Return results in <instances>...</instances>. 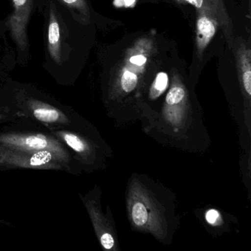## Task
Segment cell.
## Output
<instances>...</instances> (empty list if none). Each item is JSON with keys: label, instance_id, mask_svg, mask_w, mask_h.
<instances>
[{"label": "cell", "instance_id": "6da1fadb", "mask_svg": "<svg viewBox=\"0 0 251 251\" xmlns=\"http://www.w3.org/2000/svg\"><path fill=\"white\" fill-rule=\"evenodd\" d=\"M152 50L153 41L151 37H142L126 51L123 66L117 77V83L125 93H130L137 87L139 77L146 70Z\"/></svg>", "mask_w": 251, "mask_h": 251}, {"label": "cell", "instance_id": "7a4b0ae2", "mask_svg": "<svg viewBox=\"0 0 251 251\" xmlns=\"http://www.w3.org/2000/svg\"><path fill=\"white\" fill-rule=\"evenodd\" d=\"M0 144L2 146L27 152L50 151L59 155L64 161L69 160V155L61 142L43 134L7 133L0 136Z\"/></svg>", "mask_w": 251, "mask_h": 251}, {"label": "cell", "instance_id": "3957f363", "mask_svg": "<svg viewBox=\"0 0 251 251\" xmlns=\"http://www.w3.org/2000/svg\"><path fill=\"white\" fill-rule=\"evenodd\" d=\"M64 161L59 155L50 151L31 152L12 148H0V164L25 168L44 169L55 167L59 161Z\"/></svg>", "mask_w": 251, "mask_h": 251}, {"label": "cell", "instance_id": "277c9868", "mask_svg": "<svg viewBox=\"0 0 251 251\" xmlns=\"http://www.w3.org/2000/svg\"><path fill=\"white\" fill-rule=\"evenodd\" d=\"M177 3L189 4L195 7L196 11L205 13L217 19L225 36L230 44L232 23L225 5L224 0H175Z\"/></svg>", "mask_w": 251, "mask_h": 251}, {"label": "cell", "instance_id": "5b68a950", "mask_svg": "<svg viewBox=\"0 0 251 251\" xmlns=\"http://www.w3.org/2000/svg\"><path fill=\"white\" fill-rule=\"evenodd\" d=\"M220 27L217 19L205 13L197 11L196 48L197 55L202 60L204 52Z\"/></svg>", "mask_w": 251, "mask_h": 251}, {"label": "cell", "instance_id": "8992f818", "mask_svg": "<svg viewBox=\"0 0 251 251\" xmlns=\"http://www.w3.org/2000/svg\"><path fill=\"white\" fill-rule=\"evenodd\" d=\"M238 73L242 89L247 96L251 95V52L245 43H241L236 51Z\"/></svg>", "mask_w": 251, "mask_h": 251}, {"label": "cell", "instance_id": "52a82bcc", "mask_svg": "<svg viewBox=\"0 0 251 251\" xmlns=\"http://www.w3.org/2000/svg\"><path fill=\"white\" fill-rule=\"evenodd\" d=\"M48 48L54 60L59 61L61 56V28L56 17L51 14L48 26Z\"/></svg>", "mask_w": 251, "mask_h": 251}, {"label": "cell", "instance_id": "ba28073f", "mask_svg": "<svg viewBox=\"0 0 251 251\" xmlns=\"http://www.w3.org/2000/svg\"><path fill=\"white\" fill-rule=\"evenodd\" d=\"M35 117L44 123H56L62 117V114L56 108L48 105H38L33 109Z\"/></svg>", "mask_w": 251, "mask_h": 251}, {"label": "cell", "instance_id": "9c48e42d", "mask_svg": "<svg viewBox=\"0 0 251 251\" xmlns=\"http://www.w3.org/2000/svg\"><path fill=\"white\" fill-rule=\"evenodd\" d=\"M130 215L133 223L137 227H145L148 224L149 220L148 208L143 202L140 201L133 202L130 208Z\"/></svg>", "mask_w": 251, "mask_h": 251}, {"label": "cell", "instance_id": "30bf717a", "mask_svg": "<svg viewBox=\"0 0 251 251\" xmlns=\"http://www.w3.org/2000/svg\"><path fill=\"white\" fill-rule=\"evenodd\" d=\"M58 135L63 140L75 151L77 152H84L87 151V145L78 136L69 132H60Z\"/></svg>", "mask_w": 251, "mask_h": 251}, {"label": "cell", "instance_id": "8fae6325", "mask_svg": "<svg viewBox=\"0 0 251 251\" xmlns=\"http://www.w3.org/2000/svg\"><path fill=\"white\" fill-rule=\"evenodd\" d=\"M168 81L169 77L167 73L163 72L158 73L151 86V93H150L151 98H158L161 94L164 93L168 86Z\"/></svg>", "mask_w": 251, "mask_h": 251}, {"label": "cell", "instance_id": "7c38bea8", "mask_svg": "<svg viewBox=\"0 0 251 251\" xmlns=\"http://www.w3.org/2000/svg\"><path fill=\"white\" fill-rule=\"evenodd\" d=\"M100 242L101 244H102V247H103L105 249H111L114 245V237H113L110 233H103L102 236H101Z\"/></svg>", "mask_w": 251, "mask_h": 251}, {"label": "cell", "instance_id": "4fadbf2b", "mask_svg": "<svg viewBox=\"0 0 251 251\" xmlns=\"http://www.w3.org/2000/svg\"><path fill=\"white\" fill-rule=\"evenodd\" d=\"M63 2L70 7H74L79 9H86V5L84 0H61Z\"/></svg>", "mask_w": 251, "mask_h": 251}, {"label": "cell", "instance_id": "5bb4252c", "mask_svg": "<svg viewBox=\"0 0 251 251\" xmlns=\"http://www.w3.org/2000/svg\"><path fill=\"white\" fill-rule=\"evenodd\" d=\"M219 217H220V214L218 211L214 209L209 210L205 214V219L210 224H215Z\"/></svg>", "mask_w": 251, "mask_h": 251}, {"label": "cell", "instance_id": "9a60e30c", "mask_svg": "<svg viewBox=\"0 0 251 251\" xmlns=\"http://www.w3.org/2000/svg\"><path fill=\"white\" fill-rule=\"evenodd\" d=\"M27 2V0H13V3L17 9H20V8L24 7Z\"/></svg>", "mask_w": 251, "mask_h": 251}]
</instances>
